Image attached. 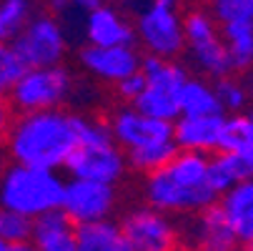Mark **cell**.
<instances>
[{
	"label": "cell",
	"mask_w": 253,
	"mask_h": 251,
	"mask_svg": "<svg viewBox=\"0 0 253 251\" xmlns=\"http://www.w3.org/2000/svg\"><path fill=\"white\" fill-rule=\"evenodd\" d=\"M83 113L68 108L15 113L3 141L10 161L60 171L81 138Z\"/></svg>",
	"instance_id": "6da1fadb"
},
{
	"label": "cell",
	"mask_w": 253,
	"mask_h": 251,
	"mask_svg": "<svg viewBox=\"0 0 253 251\" xmlns=\"http://www.w3.org/2000/svg\"><path fill=\"white\" fill-rule=\"evenodd\" d=\"M143 199L170 216H188L215 203L218 194L208 181V156L175 151L161 168L143 176Z\"/></svg>",
	"instance_id": "7a4b0ae2"
},
{
	"label": "cell",
	"mask_w": 253,
	"mask_h": 251,
	"mask_svg": "<svg viewBox=\"0 0 253 251\" xmlns=\"http://www.w3.org/2000/svg\"><path fill=\"white\" fill-rule=\"evenodd\" d=\"M65 178L60 171L10 163L0 171V206L13 208L28 219H38L48 211L60 208Z\"/></svg>",
	"instance_id": "3957f363"
},
{
	"label": "cell",
	"mask_w": 253,
	"mask_h": 251,
	"mask_svg": "<svg viewBox=\"0 0 253 251\" xmlns=\"http://www.w3.org/2000/svg\"><path fill=\"white\" fill-rule=\"evenodd\" d=\"M63 168L70 178H90V181L118 186L128 171V161L123 149L108 131V123L93 116H83L78 146L68 156Z\"/></svg>",
	"instance_id": "277c9868"
},
{
	"label": "cell",
	"mask_w": 253,
	"mask_h": 251,
	"mask_svg": "<svg viewBox=\"0 0 253 251\" xmlns=\"http://www.w3.org/2000/svg\"><path fill=\"white\" fill-rule=\"evenodd\" d=\"M140 53L175 60L183 55V13L178 0H148L133 23Z\"/></svg>",
	"instance_id": "5b68a950"
},
{
	"label": "cell",
	"mask_w": 253,
	"mask_h": 251,
	"mask_svg": "<svg viewBox=\"0 0 253 251\" xmlns=\"http://www.w3.org/2000/svg\"><path fill=\"white\" fill-rule=\"evenodd\" d=\"M76 91V78L73 73L63 65H35L25 68L23 76L8 88V100L15 113H28V111H48V108H60Z\"/></svg>",
	"instance_id": "8992f818"
},
{
	"label": "cell",
	"mask_w": 253,
	"mask_h": 251,
	"mask_svg": "<svg viewBox=\"0 0 253 251\" xmlns=\"http://www.w3.org/2000/svg\"><path fill=\"white\" fill-rule=\"evenodd\" d=\"M138 70L146 78V86H143L140 96L130 105H135L138 111L148 113L153 118L175 121L180 116V108H178L180 86L188 78V70L178 60H168V58H158L148 53H143Z\"/></svg>",
	"instance_id": "52a82bcc"
},
{
	"label": "cell",
	"mask_w": 253,
	"mask_h": 251,
	"mask_svg": "<svg viewBox=\"0 0 253 251\" xmlns=\"http://www.w3.org/2000/svg\"><path fill=\"white\" fill-rule=\"evenodd\" d=\"M118 226L130 251H180L175 219L148 203L126 211L118 219Z\"/></svg>",
	"instance_id": "ba28073f"
},
{
	"label": "cell",
	"mask_w": 253,
	"mask_h": 251,
	"mask_svg": "<svg viewBox=\"0 0 253 251\" xmlns=\"http://www.w3.org/2000/svg\"><path fill=\"white\" fill-rule=\"evenodd\" d=\"M15 50L20 53L28 68L35 65H58L68 55V33L65 25L50 13H35L25 28L13 41Z\"/></svg>",
	"instance_id": "9c48e42d"
},
{
	"label": "cell",
	"mask_w": 253,
	"mask_h": 251,
	"mask_svg": "<svg viewBox=\"0 0 253 251\" xmlns=\"http://www.w3.org/2000/svg\"><path fill=\"white\" fill-rule=\"evenodd\" d=\"M116 206H118V191L113 184L90 181V178H70V181H65L60 211L76 226L113 219Z\"/></svg>",
	"instance_id": "30bf717a"
},
{
	"label": "cell",
	"mask_w": 253,
	"mask_h": 251,
	"mask_svg": "<svg viewBox=\"0 0 253 251\" xmlns=\"http://www.w3.org/2000/svg\"><path fill=\"white\" fill-rule=\"evenodd\" d=\"M178 236L183 251H238L241 249V241L236 239L218 203H211L196 213L183 216V224H178Z\"/></svg>",
	"instance_id": "8fae6325"
},
{
	"label": "cell",
	"mask_w": 253,
	"mask_h": 251,
	"mask_svg": "<svg viewBox=\"0 0 253 251\" xmlns=\"http://www.w3.org/2000/svg\"><path fill=\"white\" fill-rule=\"evenodd\" d=\"M105 123H108V131H111L113 141L123 149V153L173 138V121L153 118L148 113L138 111L130 103H123L121 108H116L105 118Z\"/></svg>",
	"instance_id": "7c38bea8"
},
{
	"label": "cell",
	"mask_w": 253,
	"mask_h": 251,
	"mask_svg": "<svg viewBox=\"0 0 253 251\" xmlns=\"http://www.w3.org/2000/svg\"><path fill=\"white\" fill-rule=\"evenodd\" d=\"M143 53L138 50L135 43L130 46H88L78 53L81 68L88 76H93L100 83L116 86L126 76L135 73L140 68Z\"/></svg>",
	"instance_id": "4fadbf2b"
},
{
	"label": "cell",
	"mask_w": 253,
	"mask_h": 251,
	"mask_svg": "<svg viewBox=\"0 0 253 251\" xmlns=\"http://www.w3.org/2000/svg\"><path fill=\"white\" fill-rule=\"evenodd\" d=\"M81 30L88 46H130L135 43L133 20L113 5V3H100L93 10H88L81 20Z\"/></svg>",
	"instance_id": "5bb4252c"
},
{
	"label": "cell",
	"mask_w": 253,
	"mask_h": 251,
	"mask_svg": "<svg viewBox=\"0 0 253 251\" xmlns=\"http://www.w3.org/2000/svg\"><path fill=\"white\" fill-rule=\"evenodd\" d=\"M226 113H206V116H178L173 121V141L178 151H193L211 156L221 149Z\"/></svg>",
	"instance_id": "9a60e30c"
},
{
	"label": "cell",
	"mask_w": 253,
	"mask_h": 251,
	"mask_svg": "<svg viewBox=\"0 0 253 251\" xmlns=\"http://www.w3.org/2000/svg\"><path fill=\"white\" fill-rule=\"evenodd\" d=\"M215 203L221 206L241 246L253 241V176H246L243 181L223 191Z\"/></svg>",
	"instance_id": "2e32d148"
},
{
	"label": "cell",
	"mask_w": 253,
	"mask_h": 251,
	"mask_svg": "<svg viewBox=\"0 0 253 251\" xmlns=\"http://www.w3.org/2000/svg\"><path fill=\"white\" fill-rule=\"evenodd\" d=\"M30 241L41 251H76V224L60 208L33 219Z\"/></svg>",
	"instance_id": "e0dca14e"
},
{
	"label": "cell",
	"mask_w": 253,
	"mask_h": 251,
	"mask_svg": "<svg viewBox=\"0 0 253 251\" xmlns=\"http://www.w3.org/2000/svg\"><path fill=\"white\" fill-rule=\"evenodd\" d=\"M183 53H188V60L198 70V76H203L208 81H218V78L236 73L233 60L223 46L221 35L218 38H211V41H203V43H196V46H186Z\"/></svg>",
	"instance_id": "ac0fdd59"
},
{
	"label": "cell",
	"mask_w": 253,
	"mask_h": 251,
	"mask_svg": "<svg viewBox=\"0 0 253 251\" xmlns=\"http://www.w3.org/2000/svg\"><path fill=\"white\" fill-rule=\"evenodd\" d=\"M221 151L238 156L253 176V108L226 116L223 136H221Z\"/></svg>",
	"instance_id": "d6986e66"
},
{
	"label": "cell",
	"mask_w": 253,
	"mask_h": 251,
	"mask_svg": "<svg viewBox=\"0 0 253 251\" xmlns=\"http://www.w3.org/2000/svg\"><path fill=\"white\" fill-rule=\"evenodd\" d=\"M76 251H130L128 241L113 219L76 226Z\"/></svg>",
	"instance_id": "ffe728a7"
},
{
	"label": "cell",
	"mask_w": 253,
	"mask_h": 251,
	"mask_svg": "<svg viewBox=\"0 0 253 251\" xmlns=\"http://www.w3.org/2000/svg\"><path fill=\"white\" fill-rule=\"evenodd\" d=\"M180 116H206V113H223L218 96H215L213 81L203 76H188L180 86L178 96Z\"/></svg>",
	"instance_id": "44dd1931"
},
{
	"label": "cell",
	"mask_w": 253,
	"mask_h": 251,
	"mask_svg": "<svg viewBox=\"0 0 253 251\" xmlns=\"http://www.w3.org/2000/svg\"><path fill=\"white\" fill-rule=\"evenodd\" d=\"M246 176H251V171L246 168V163L238 156L221 151V149L208 156V181L218 196L223 191H228L231 186H236L238 181H243Z\"/></svg>",
	"instance_id": "7402d4cb"
},
{
	"label": "cell",
	"mask_w": 253,
	"mask_h": 251,
	"mask_svg": "<svg viewBox=\"0 0 253 251\" xmlns=\"http://www.w3.org/2000/svg\"><path fill=\"white\" fill-rule=\"evenodd\" d=\"M221 38L236 70L253 65V23H223Z\"/></svg>",
	"instance_id": "603a6c76"
},
{
	"label": "cell",
	"mask_w": 253,
	"mask_h": 251,
	"mask_svg": "<svg viewBox=\"0 0 253 251\" xmlns=\"http://www.w3.org/2000/svg\"><path fill=\"white\" fill-rule=\"evenodd\" d=\"M33 15V0H0V43H13Z\"/></svg>",
	"instance_id": "cb8c5ba5"
},
{
	"label": "cell",
	"mask_w": 253,
	"mask_h": 251,
	"mask_svg": "<svg viewBox=\"0 0 253 251\" xmlns=\"http://www.w3.org/2000/svg\"><path fill=\"white\" fill-rule=\"evenodd\" d=\"M175 151H178V146L170 138V141H161V143H153V146H146V149H138V151H128L126 161H128V168L146 176V173L161 168Z\"/></svg>",
	"instance_id": "d4e9b609"
},
{
	"label": "cell",
	"mask_w": 253,
	"mask_h": 251,
	"mask_svg": "<svg viewBox=\"0 0 253 251\" xmlns=\"http://www.w3.org/2000/svg\"><path fill=\"white\" fill-rule=\"evenodd\" d=\"M213 88H215V96H218L221 111H223L226 116L241 113V111L248 108L251 93H248V88H246L243 81H238V78H233V76H226V78L213 81Z\"/></svg>",
	"instance_id": "484cf974"
},
{
	"label": "cell",
	"mask_w": 253,
	"mask_h": 251,
	"mask_svg": "<svg viewBox=\"0 0 253 251\" xmlns=\"http://www.w3.org/2000/svg\"><path fill=\"white\" fill-rule=\"evenodd\" d=\"M30 231H33V219L23 216V213H18L13 208L0 206V241L3 244L30 241Z\"/></svg>",
	"instance_id": "4316f807"
},
{
	"label": "cell",
	"mask_w": 253,
	"mask_h": 251,
	"mask_svg": "<svg viewBox=\"0 0 253 251\" xmlns=\"http://www.w3.org/2000/svg\"><path fill=\"white\" fill-rule=\"evenodd\" d=\"M213 18L223 23H253V0H211Z\"/></svg>",
	"instance_id": "83f0119b"
},
{
	"label": "cell",
	"mask_w": 253,
	"mask_h": 251,
	"mask_svg": "<svg viewBox=\"0 0 253 251\" xmlns=\"http://www.w3.org/2000/svg\"><path fill=\"white\" fill-rule=\"evenodd\" d=\"M25 68L28 65L23 63L13 43H0V91L8 93V88L23 76Z\"/></svg>",
	"instance_id": "f1b7e54d"
},
{
	"label": "cell",
	"mask_w": 253,
	"mask_h": 251,
	"mask_svg": "<svg viewBox=\"0 0 253 251\" xmlns=\"http://www.w3.org/2000/svg\"><path fill=\"white\" fill-rule=\"evenodd\" d=\"M143 86H146V78H143L140 70H135V73L126 76L123 81H118L113 88H116V93H118V98H121L123 103H133V100L140 96Z\"/></svg>",
	"instance_id": "f546056e"
},
{
	"label": "cell",
	"mask_w": 253,
	"mask_h": 251,
	"mask_svg": "<svg viewBox=\"0 0 253 251\" xmlns=\"http://www.w3.org/2000/svg\"><path fill=\"white\" fill-rule=\"evenodd\" d=\"M13 116H15V111H13V105H10V100H8V93L0 91V138L5 136V131H8Z\"/></svg>",
	"instance_id": "4dcf8cb0"
},
{
	"label": "cell",
	"mask_w": 253,
	"mask_h": 251,
	"mask_svg": "<svg viewBox=\"0 0 253 251\" xmlns=\"http://www.w3.org/2000/svg\"><path fill=\"white\" fill-rule=\"evenodd\" d=\"M103 0H68V15L65 18H70V15H78L81 20H83V15L88 13V10H93L95 5H100Z\"/></svg>",
	"instance_id": "1f68e13d"
},
{
	"label": "cell",
	"mask_w": 253,
	"mask_h": 251,
	"mask_svg": "<svg viewBox=\"0 0 253 251\" xmlns=\"http://www.w3.org/2000/svg\"><path fill=\"white\" fill-rule=\"evenodd\" d=\"M3 251H41L33 241H20V244H5Z\"/></svg>",
	"instance_id": "d6a6232c"
},
{
	"label": "cell",
	"mask_w": 253,
	"mask_h": 251,
	"mask_svg": "<svg viewBox=\"0 0 253 251\" xmlns=\"http://www.w3.org/2000/svg\"><path fill=\"white\" fill-rule=\"evenodd\" d=\"M246 88H248V93H251V98H253V65L251 68H246Z\"/></svg>",
	"instance_id": "836d02e7"
},
{
	"label": "cell",
	"mask_w": 253,
	"mask_h": 251,
	"mask_svg": "<svg viewBox=\"0 0 253 251\" xmlns=\"http://www.w3.org/2000/svg\"><path fill=\"white\" fill-rule=\"evenodd\" d=\"M246 246V251H253V241H248V244H243Z\"/></svg>",
	"instance_id": "e575fe53"
},
{
	"label": "cell",
	"mask_w": 253,
	"mask_h": 251,
	"mask_svg": "<svg viewBox=\"0 0 253 251\" xmlns=\"http://www.w3.org/2000/svg\"><path fill=\"white\" fill-rule=\"evenodd\" d=\"M3 249H5V244H3V241H0V251H3Z\"/></svg>",
	"instance_id": "d590c367"
},
{
	"label": "cell",
	"mask_w": 253,
	"mask_h": 251,
	"mask_svg": "<svg viewBox=\"0 0 253 251\" xmlns=\"http://www.w3.org/2000/svg\"><path fill=\"white\" fill-rule=\"evenodd\" d=\"M140 3H143V5H146V3H148V0H140Z\"/></svg>",
	"instance_id": "8d00e7d4"
}]
</instances>
